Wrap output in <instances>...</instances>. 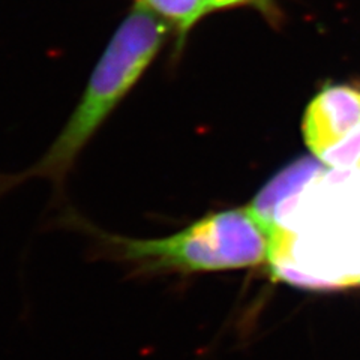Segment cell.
Masks as SVG:
<instances>
[{"mask_svg":"<svg viewBox=\"0 0 360 360\" xmlns=\"http://www.w3.org/2000/svg\"><path fill=\"white\" fill-rule=\"evenodd\" d=\"M248 207L269 236L267 264L276 279L308 290L360 287V168L302 158Z\"/></svg>","mask_w":360,"mask_h":360,"instance_id":"obj_1","label":"cell"},{"mask_svg":"<svg viewBox=\"0 0 360 360\" xmlns=\"http://www.w3.org/2000/svg\"><path fill=\"white\" fill-rule=\"evenodd\" d=\"M58 225L83 236L95 260L119 266L131 279L251 267L269 255V236L250 207L212 213L156 239L107 231L71 207Z\"/></svg>","mask_w":360,"mask_h":360,"instance_id":"obj_2","label":"cell"},{"mask_svg":"<svg viewBox=\"0 0 360 360\" xmlns=\"http://www.w3.org/2000/svg\"><path fill=\"white\" fill-rule=\"evenodd\" d=\"M168 27L162 18L134 5L101 56L58 139L25 172L0 174V197L30 179H47L56 195L63 194L77 160L150 66L162 47Z\"/></svg>","mask_w":360,"mask_h":360,"instance_id":"obj_3","label":"cell"},{"mask_svg":"<svg viewBox=\"0 0 360 360\" xmlns=\"http://www.w3.org/2000/svg\"><path fill=\"white\" fill-rule=\"evenodd\" d=\"M311 153L336 170L360 168V90L328 86L308 105L302 122Z\"/></svg>","mask_w":360,"mask_h":360,"instance_id":"obj_4","label":"cell"},{"mask_svg":"<svg viewBox=\"0 0 360 360\" xmlns=\"http://www.w3.org/2000/svg\"><path fill=\"white\" fill-rule=\"evenodd\" d=\"M135 5L162 18L176 30L179 39H185L188 32L205 17L202 0H135Z\"/></svg>","mask_w":360,"mask_h":360,"instance_id":"obj_5","label":"cell"},{"mask_svg":"<svg viewBox=\"0 0 360 360\" xmlns=\"http://www.w3.org/2000/svg\"><path fill=\"white\" fill-rule=\"evenodd\" d=\"M270 0H202V9H205V15L213 11H219L225 8L240 6V5H262L264 6Z\"/></svg>","mask_w":360,"mask_h":360,"instance_id":"obj_6","label":"cell"}]
</instances>
